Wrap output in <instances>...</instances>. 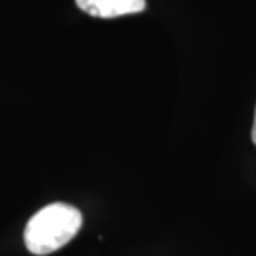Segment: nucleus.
Wrapping results in <instances>:
<instances>
[{
	"mask_svg": "<svg viewBox=\"0 0 256 256\" xmlns=\"http://www.w3.org/2000/svg\"><path fill=\"white\" fill-rule=\"evenodd\" d=\"M252 140L256 145V108H254V122H253V130H252Z\"/></svg>",
	"mask_w": 256,
	"mask_h": 256,
	"instance_id": "3",
	"label": "nucleus"
},
{
	"mask_svg": "<svg viewBox=\"0 0 256 256\" xmlns=\"http://www.w3.org/2000/svg\"><path fill=\"white\" fill-rule=\"evenodd\" d=\"M84 216L68 203H52L28 220L24 232L25 246L32 254L45 256L64 248L80 232Z\"/></svg>",
	"mask_w": 256,
	"mask_h": 256,
	"instance_id": "1",
	"label": "nucleus"
},
{
	"mask_svg": "<svg viewBox=\"0 0 256 256\" xmlns=\"http://www.w3.org/2000/svg\"><path fill=\"white\" fill-rule=\"evenodd\" d=\"M76 7L98 18H115L145 10V0H75Z\"/></svg>",
	"mask_w": 256,
	"mask_h": 256,
	"instance_id": "2",
	"label": "nucleus"
}]
</instances>
